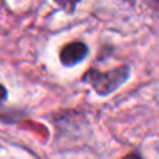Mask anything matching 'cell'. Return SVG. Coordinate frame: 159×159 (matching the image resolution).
I'll return each instance as SVG.
<instances>
[{"instance_id": "obj_5", "label": "cell", "mask_w": 159, "mask_h": 159, "mask_svg": "<svg viewBox=\"0 0 159 159\" xmlns=\"http://www.w3.org/2000/svg\"><path fill=\"white\" fill-rule=\"evenodd\" d=\"M5 98H7V89L0 84V102H3Z\"/></svg>"}, {"instance_id": "obj_1", "label": "cell", "mask_w": 159, "mask_h": 159, "mask_svg": "<svg viewBox=\"0 0 159 159\" xmlns=\"http://www.w3.org/2000/svg\"><path fill=\"white\" fill-rule=\"evenodd\" d=\"M129 76V67L122 66L116 67L108 72H98V70H89L84 75V81L92 86V89L100 95H109L111 92L117 91Z\"/></svg>"}, {"instance_id": "obj_3", "label": "cell", "mask_w": 159, "mask_h": 159, "mask_svg": "<svg viewBox=\"0 0 159 159\" xmlns=\"http://www.w3.org/2000/svg\"><path fill=\"white\" fill-rule=\"evenodd\" d=\"M55 2H56L62 10H66L67 13H72V11L76 8V5L81 2V0H55Z\"/></svg>"}, {"instance_id": "obj_2", "label": "cell", "mask_w": 159, "mask_h": 159, "mask_svg": "<svg viewBox=\"0 0 159 159\" xmlns=\"http://www.w3.org/2000/svg\"><path fill=\"white\" fill-rule=\"evenodd\" d=\"M86 55H88V45L76 41V42H70V44L64 45V48L59 53V59H61L62 66L70 67V66L81 62L86 58Z\"/></svg>"}, {"instance_id": "obj_4", "label": "cell", "mask_w": 159, "mask_h": 159, "mask_svg": "<svg viewBox=\"0 0 159 159\" xmlns=\"http://www.w3.org/2000/svg\"><path fill=\"white\" fill-rule=\"evenodd\" d=\"M122 159H143L139 153H129V154H126V156H123Z\"/></svg>"}]
</instances>
